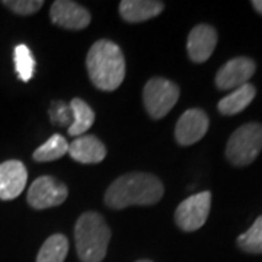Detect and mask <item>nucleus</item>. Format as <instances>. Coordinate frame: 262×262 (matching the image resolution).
I'll use <instances>...</instances> for the list:
<instances>
[{
    "label": "nucleus",
    "instance_id": "f257e3e1",
    "mask_svg": "<svg viewBox=\"0 0 262 262\" xmlns=\"http://www.w3.org/2000/svg\"><path fill=\"white\" fill-rule=\"evenodd\" d=\"M165 188L151 173L133 172L117 178L105 192V204L113 210L131 206H153L163 196Z\"/></svg>",
    "mask_w": 262,
    "mask_h": 262
},
{
    "label": "nucleus",
    "instance_id": "f03ea898",
    "mask_svg": "<svg viewBox=\"0 0 262 262\" xmlns=\"http://www.w3.org/2000/svg\"><path fill=\"white\" fill-rule=\"evenodd\" d=\"M86 67L94 86L106 92L120 88L125 77V58L121 48L108 39H99L91 47Z\"/></svg>",
    "mask_w": 262,
    "mask_h": 262
},
{
    "label": "nucleus",
    "instance_id": "7ed1b4c3",
    "mask_svg": "<svg viewBox=\"0 0 262 262\" xmlns=\"http://www.w3.org/2000/svg\"><path fill=\"white\" fill-rule=\"evenodd\" d=\"M111 229L99 213L88 211L77 219L75 241L77 255L82 262H101L106 255Z\"/></svg>",
    "mask_w": 262,
    "mask_h": 262
},
{
    "label": "nucleus",
    "instance_id": "20e7f679",
    "mask_svg": "<svg viewBox=\"0 0 262 262\" xmlns=\"http://www.w3.org/2000/svg\"><path fill=\"white\" fill-rule=\"evenodd\" d=\"M262 151V124L248 122L230 136L226 158L234 166H248Z\"/></svg>",
    "mask_w": 262,
    "mask_h": 262
},
{
    "label": "nucleus",
    "instance_id": "39448f33",
    "mask_svg": "<svg viewBox=\"0 0 262 262\" xmlns=\"http://www.w3.org/2000/svg\"><path fill=\"white\" fill-rule=\"evenodd\" d=\"M179 99L178 84L165 77H153L143 89V103L153 120H160Z\"/></svg>",
    "mask_w": 262,
    "mask_h": 262
},
{
    "label": "nucleus",
    "instance_id": "423d86ee",
    "mask_svg": "<svg viewBox=\"0 0 262 262\" xmlns=\"http://www.w3.org/2000/svg\"><path fill=\"white\" fill-rule=\"evenodd\" d=\"M211 208V192L204 191L184 200L175 211V222L184 232H195L207 222Z\"/></svg>",
    "mask_w": 262,
    "mask_h": 262
},
{
    "label": "nucleus",
    "instance_id": "0eeeda50",
    "mask_svg": "<svg viewBox=\"0 0 262 262\" xmlns=\"http://www.w3.org/2000/svg\"><path fill=\"white\" fill-rule=\"evenodd\" d=\"M69 195V189L63 182L53 177H39L28 189V204L35 210L61 206Z\"/></svg>",
    "mask_w": 262,
    "mask_h": 262
},
{
    "label": "nucleus",
    "instance_id": "6e6552de",
    "mask_svg": "<svg viewBox=\"0 0 262 262\" xmlns=\"http://www.w3.org/2000/svg\"><path fill=\"white\" fill-rule=\"evenodd\" d=\"M255 70L256 64L249 57H236L220 67L215 75V84L220 91L237 89L249 82Z\"/></svg>",
    "mask_w": 262,
    "mask_h": 262
},
{
    "label": "nucleus",
    "instance_id": "1a4fd4ad",
    "mask_svg": "<svg viewBox=\"0 0 262 262\" xmlns=\"http://www.w3.org/2000/svg\"><path fill=\"white\" fill-rule=\"evenodd\" d=\"M210 120L203 110L192 108L179 117L175 125V139L181 146H191L206 136Z\"/></svg>",
    "mask_w": 262,
    "mask_h": 262
},
{
    "label": "nucleus",
    "instance_id": "9d476101",
    "mask_svg": "<svg viewBox=\"0 0 262 262\" xmlns=\"http://www.w3.org/2000/svg\"><path fill=\"white\" fill-rule=\"evenodd\" d=\"M50 18L57 27L66 29H84L91 24V13L76 2L57 0L50 10Z\"/></svg>",
    "mask_w": 262,
    "mask_h": 262
},
{
    "label": "nucleus",
    "instance_id": "9b49d317",
    "mask_svg": "<svg viewBox=\"0 0 262 262\" xmlns=\"http://www.w3.org/2000/svg\"><path fill=\"white\" fill-rule=\"evenodd\" d=\"M27 181L28 170L20 160H6L0 163V200H15L24 192Z\"/></svg>",
    "mask_w": 262,
    "mask_h": 262
},
{
    "label": "nucleus",
    "instance_id": "f8f14e48",
    "mask_svg": "<svg viewBox=\"0 0 262 262\" xmlns=\"http://www.w3.org/2000/svg\"><path fill=\"white\" fill-rule=\"evenodd\" d=\"M217 46V32L213 27L201 24L191 29L187 41V50L189 58L194 63L207 61Z\"/></svg>",
    "mask_w": 262,
    "mask_h": 262
},
{
    "label": "nucleus",
    "instance_id": "ddd939ff",
    "mask_svg": "<svg viewBox=\"0 0 262 262\" xmlns=\"http://www.w3.org/2000/svg\"><path fill=\"white\" fill-rule=\"evenodd\" d=\"M70 158L79 163H99L105 159L106 156V147L102 141L95 136L83 134L76 137L75 140L69 144V151Z\"/></svg>",
    "mask_w": 262,
    "mask_h": 262
},
{
    "label": "nucleus",
    "instance_id": "4468645a",
    "mask_svg": "<svg viewBox=\"0 0 262 262\" xmlns=\"http://www.w3.org/2000/svg\"><path fill=\"white\" fill-rule=\"evenodd\" d=\"M165 5L156 0H122L120 3V15L124 20L139 24L158 16L163 12Z\"/></svg>",
    "mask_w": 262,
    "mask_h": 262
},
{
    "label": "nucleus",
    "instance_id": "2eb2a0df",
    "mask_svg": "<svg viewBox=\"0 0 262 262\" xmlns=\"http://www.w3.org/2000/svg\"><path fill=\"white\" fill-rule=\"evenodd\" d=\"M256 95L255 86L251 83H246L237 89H234L232 94L225 96L223 99H220V102L217 105L220 114L223 115H236V114L242 113L245 108H248L251 102L253 101Z\"/></svg>",
    "mask_w": 262,
    "mask_h": 262
},
{
    "label": "nucleus",
    "instance_id": "dca6fc26",
    "mask_svg": "<svg viewBox=\"0 0 262 262\" xmlns=\"http://www.w3.org/2000/svg\"><path fill=\"white\" fill-rule=\"evenodd\" d=\"M70 113L73 115V121L69 125L67 133L73 137L83 136L86 131L89 130L95 122V113L94 110L89 106V103H86L80 98H73L70 101Z\"/></svg>",
    "mask_w": 262,
    "mask_h": 262
},
{
    "label": "nucleus",
    "instance_id": "f3484780",
    "mask_svg": "<svg viewBox=\"0 0 262 262\" xmlns=\"http://www.w3.org/2000/svg\"><path fill=\"white\" fill-rule=\"evenodd\" d=\"M69 252V241L64 234L50 236L38 252L37 262H64Z\"/></svg>",
    "mask_w": 262,
    "mask_h": 262
},
{
    "label": "nucleus",
    "instance_id": "a211bd4d",
    "mask_svg": "<svg viewBox=\"0 0 262 262\" xmlns=\"http://www.w3.org/2000/svg\"><path fill=\"white\" fill-rule=\"evenodd\" d=\"M69 151V143L61 134H54L44 144H41L32 155L37 162H53L60 159Z\"/></svg>",
    "mask_w": 262,
    "mask_h": 262
},
{
    "label": "nucleus",
    "instance_id": "6ab92c4d",
    "mask_svg": "<svg viewBox=\"0 0 262 262\" xmlns=\"http://www.w3.org/2000/svg\"><path fill=\"white\" fill-rule=\"evenodd\" d=\"M13 61L18 77L22 82H29L35 72V58L32 56L31 50L25 44H19L13 51Z\"/></svg>",
    "mask_w": 262,
    "mask_h": 262
},
{
    "label": "nucleus",
    "instance_id": "aec40b11",
    "mask_svg": "<svg viewBox=\"0 0 262 262\" xmlns=\"http://www.w3.org/2000/svg\"><path fill=\"white\" fill-rule=\"evenodd\" d=\"M237 246L249 253H262V215H259L253 225L237 237Z\"/></svg>",
    "mask_w": 262,
    "mask_h": 262
},
{
    "label": "nucleus",
    "instance_id": "412c9836",
    "mask_svg": "<svg viewBox=\"0 0 262 262\" xmlns=\"http://www.w3.org/2000/svg\"><path fill=\"white\" fill-rule=\"evenodd\" d=\"M2 5L18 15L27 16L37 13L44 6V2L42 0H3Z\"/></svg>",
    "mask_w": 262,
    "mask_h": 262
},
{
    "label": "nucleus",
    "instance_id": "4be33fe9",
    "mask_svg": "<svg viewBox=\"0 0 262 262\" xmlns=\"http://www.w3.org/2000/svg\"><path fill=\"white\" fill-rule=\"evenodd\" d=\"M252 6L255 8L256 12H259V13L262 15V0H253Z\"/></svg>",
    "mask_w": 262,
    "mask_h": 262
},
{
    "label": "nucleus",
    "instance_id": "5701e85b",
    "mask_svg": "<svg viewBox=\"0 0 262 262\" xmlns=\"http://www.w3.org/2000/svg\"><path fill=\"white\" fill-rule=\"evenodd\" d=\"M137 262H151V261H149V259H141V261H137Z\"/></svg>",
    "mask_w": 262,
    "mask_h": 262
}]
</instances>
